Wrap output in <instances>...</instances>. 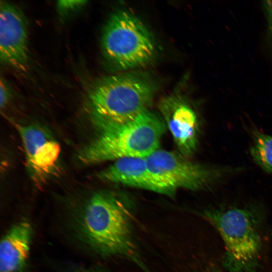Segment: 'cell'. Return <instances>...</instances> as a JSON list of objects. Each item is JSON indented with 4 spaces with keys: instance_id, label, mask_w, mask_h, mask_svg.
I'll return each mask as SVG.
<instances>
[{
    "instance_id": "obj_15",
    "label": "cell",
    "mask_w": 272,
    "mask_h": 272,
    "mask_svg": "<svg viewBox=\"0 0 272 272\" xmlns=\"http://www.w3.org/2000/svg\"><path fill=\"white\" fill-rule=\"evenodd\" d=\"M263 6L266 12L269 32L272 37V0L264 1Z\"/></svg>"
},
{
    "instance_id": "obj_3",
    "label": "cell",
    "mask_w": 272,
    "mask_h": 272,
    "mask_svg": "<svg viewBox=\"0 0 272 272\" xmlns=\"http://www.w3.org/2000/svg\"><path fill=\"white\" fill-rule=\"evenodd\" d=\"M76 225L82 240L98 253L125 254L133 250L130 211L116 194H94L85 204Z\"/></svg>"
},
{
    "instance_id": "obj_1",
    "label": "cell",
    "mask_w": 272,
    "mask_h": 272,
    "mask_svg": "<svg viewBox=\"0 0 272 272\" xmlns=\"http://www.w3.org/2000/svg\"><path fill=\"white\" fill-rule=\"evenodd\" d=\"M206 218L221 236L226 272H257L262 266V229L265 212L261 204H220L205 210Z\"/></svg>"
},
{
    "instance_id": "obj_5",
    "label": "cell",
    "mask_w": 272,
    "mask_h": 272,
    "mask_svg": "<svg viewBox=\"0 0 272 272\" xmlns=\"http://www.w3.org/2000/svg\"><path fill=\"white\" fill-rule=\"evenodd\" d=\"M101 46L107 60L121 70L141 66L153 57V36L135 15L125 10L113 13L103 28Z\"/></svg>"
},
{
    "instance_id": "obj_10",
    "label": "cell",
    "mask_w": 272,
    "mask_h": 272,
    "mask_svg": "<svg viewBox=\"0 0 272 272\" xmlns=\"http://www.w3.org/2000/svg\"><path fill=\"white\" fill-rule=\"evenodd\" d=\"M102 180L142 188L168 196L175 191L163 183L149 169L146 158L119 159L98 175Z\"/></svg>"
},
{
    "instance_id": "obj_12",
    "label": "cell",
    "mask_w": 272,
    "mask_h": 272,
    "mask_svg": "<svg viewBox=\"0 0 272 272\" xmlns=\"http://www.w3.org/2000/svg\"><path fill=\"white\" fill-rule=\"evenodd\" d=\"M250 155L254 162L265 172L272 174V137L258 130L252 132Z\"/></svg>"
},
{
    "instance_id": "obj_13",
    "label": "cell",
    "mask_w": 272,
    "mask_h": 272,
    "mask_svg": "<svg viewBox=\"0 0 272 272\" xmlns=\"http://www.w3.org/2000/svg\"><path fill=\"white\" fill-rule=\"evenodd\" d=\"M85 1H60L57 3V8L61 13L73 12L84 6Z\"/></svg>"
},
{
    "instance_id": "obj_7",
    "label": "cell",
    "mask_w": 272,
    "mask_h": 272,
    "mask_svg": "<svg viewBox=\"0 0 272 272\" xmlns=\"http://www.w3.org/2000/svg\"><path fill=\"white\" fill-rule=\"evenodd\" d=\"M29 173L36 184L44 183L56 171L59 144L44 129L34 125L19 126Z\"/></svg>"
},
{
    "instance_id": "obj_4",
    "label": "cell",
    "mask_w": 272,
    "mask_h": 272,
    "mask_svg": "<svg viewBox=\"0 0 272 272\" xmlns=\"http://www.w3.org/2000/svg\"><path fill=\"white\" fill-rule=\"evenodd\" d=\"M166 127L162 118L149 109L128 123L100 130V135L81 150L79 158L87 165L146 158L159 149Z\"/></svg>"
},
{
    "instance_id": "obj_9",
    "label": "cell",
    "mask_w": 272,
    "mask_h": 272,
    "mask_svg": "<svg viewBox=\"0 0 272 272\" xmlns=\"http://www.w3.org/2000/svg\"><path fill=\"white\" fill-rule=\"evenodd\" d=\"M159 109L180 154L186 157L192 155L196 149L199 129L194 110L181 97L175 95L162 100Z\"/></svg>"
},
{
    "instance_id": "obj_6",
    "label": "cell",
    "mask_w": 272,
    "mask_h": 272,
    "mask_svg": "<svg viewBox=\"0 0 272 272\" xmlns=\"http://www.w3.org/2000/svg\"><path fill=\"white\" fill-rule=\"evenodd\" d=\"M146 159L150 170L175 192L179 188L193 191L210 189L242 169L196 163L181 154L159 149Z\"/></svg>"
},
{
    "instance_id": "obj_14",
    "label": "cell",
    "mask_w": 272,
    "mask_h": 272,
    "mask_svg": "<svg viewBox=\"0 0 272 272\" xmlns=\"http://www.w3.org/2000/svg\"><path fill=\"white\" fill-rule=\"evenodd\" d=\"M11 96V92L8 85L5 81L1 79V109L4 108L7 104Z\"/></svg>"
},
{
    "instance_id": "obj_11",
    "label": "cell",
    "mask_w": 272,
    "mask_h": 272,
    "mask_svg": "<svg viewBox=\"0 0 272 272\" xmlns=\"http://www.w3.org/2000/svg\"><path fill=\"white\" fill-rule=\"evenodd\" d=\"M32 235V226L26 221L16 223L7 231L0 244V272H24Z\"/></svg>"
},
{
    "instance_id": "obj_2",
    "label": "cell",
    "mask_w": 272,
    "mask_h": 272,
    "mask_svg": "<svg viewBox=\"0 0 272 272\" xmlns=\"http://www.w3.org/2000/svg\"><path fill=\"white\" fill-rule=\"evenodd\" d=\"M154 93L153 82L141 74L101 79L89 93L93 120L100 130L128 123L149 110Z\"/></svg>"
},
{
    "instance_id": "obj_8",
    "label": "cell",
    "mask_w": 272,
    "mask_h": 272,
    "mask_svg": "<svg viewBox=\"0 0 272 272\" xmlns=\"http://www.w3.org/2000/svg\"><path fill=\"white\" fill-rule=\"evenodd\" d=\"M27 23L22 12L6 1L0 5V58L4 64L25 71L28 63Z\"/></svg>"
},
{
    "instance_id": "obj_16",
    "label": "cell",
    "mask_w": 272,
    "mask_h": 272,
    "mask_svg": "<svg viewBox=\"0 0 272 272\" xmlns=\"http://www.w3.org/2000/svg\"><path fill=\"white\" fill-rule=\"evenodd\" d=\"M210 271L209 272H222V271L218 269L217 268H212L210 269H209Z\"/></svg>"
}]
</instances>
